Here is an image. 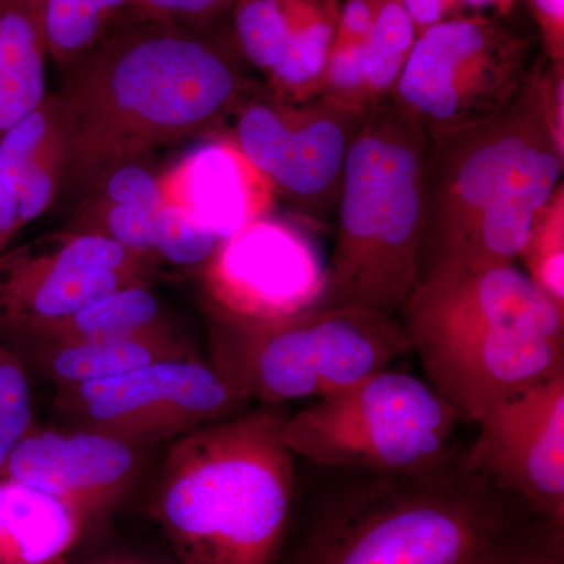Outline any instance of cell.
I'll return each mask as SVG.
<instances>
[{"label": "cell", "mask_w": 564, "mask_h": 564, "mask_svg": "<svg viewBox=\"0 0 564 564\" xmlns=\"http://www.w3.org/2000/svg\"><path fill=\"white\" fill-rule=\"evenodd\" d=\"M242 62L202 32L141 14L122 22L65 69L55 93L61 193L79 203L113 166L220 131L256 91Z\"/></svg>", "instance_id": "cell-1"}, {"label": "cell", "mask_w": 564, "mask_h": 564, "mask_svg": "<svg viewBox=\"0 0 564 564\" xmlns=\"http://www.w3.org/2000/svg\"><path fill=\"white\" fill-rule=\"evenodd\" d=\"M426 381L459 421L564 373V311L516 265L441 270L399 313Z\"/></svg>", "instance_id": "cell-2"}, {"label": "cell", "mask_w": 564, "mask_h": 564, "mask_svg": "<svg viewBox=\"0 0 564 564\" xmlns=\"http://www.w3.org/2000/svg\"><path fill=\"white\" fill-rule=\"evenodd\" d=\"M284 421L262 404L182 434L170 448L151 513L181 564L273 563L295 497Z\"/></svg>", "instance_id": "cell-3"}, {"label": "cell", "mask_w": 564, "mask_h": 564, "mask_svg": "<svg viewBox=\"0 0 564 564\" xmlns=\"http://www.w3.org/2000/svg\"><path fill=\"white\" fill-rule=\"evenodd\" d=\"M430 141L391 101L370 109L345 162L318 307L397 315L421 280Z\"/></svg>", "instance_id": "cell-4"}, {"label": "cell", "mask_w": 564, "mask_h": 564, "mask_svg": "<svg viewBox=\"0 0 564 564\" xmlns=\"http://www.w3.org/2000/svg\"><path fill=\"white\" fill-rule=\"evenodd\" d=\"M356 474L323 500L293 564H470L511 527L507 494L458 458Z\"/></svg>", "instance_id": "cell-5"}, {"label": "cell", "mask_w": 564, "mask_h": 564, "mask_svg": "<svg viewBox=\"0 0 564 564\" xmlns=\"http://www.w3.org/2000/svg\"><path fill=\"white\" fill-rule=\"evenodd\" d=\"M210 364L248 400L325 399L411 352L397 315L358 306L315 307L267 322L209 314Z\"/></svg>", "instance_id": "cell-6"}, {"label": "cell", "mask_w": 564, "mask_h": 564, "mask_svg": "<svg viewBox=\"0 0 564 564\" xmlns=\"http://www.w3.org/2000/svg\"><path fill=\"white\" fill-rule=\"evenodd\" d=\"M458 423L429 381L389 367L285 415L282 441L328 469L417 474L455 462Z\"/></svg>", "instance_id": "cell-7"}, {"label": "cell", "mask_w": 564, "mask_h": 564, "mask_svg": "<svg viewBox=\"0 0 564 564\" xmlns=\"http://www.w3.org/2000/svg\"><path fill=\"white\" fill-rule=\"evenodd\" d=\"M532 41L500 18L437 22L417 33L389 99L433 143L510 106L532 74Z\"/></svg>", "instance_id": "cell-8"}, {"label": "cell", "mask_w": 564, "mask_h": 564, "mask_svg": "<svg viewBox=\"0 0 564 564\" xmlns=\"http://www.w3.org/2000/svg\"><path fill=\"white\" fill-rule=\"evenodd\" d=\"M541 58L510 106L430 143L421 280L452 261L474 226L508 192L522 163L554 143L541 102Z\"/></svg>", "instance_id": "cell-9"}, {"label": "cell", "mask_w": 564, "mask_h": 564, "mask_svg": "<svg viewBox=\"0 0 564 564\" xmlns=\"http://www.w3.org/2000/svg\"><path fill=\"white\" fill-rule=\"evenodd\" d=\"M369 111L325 95L285 102L259 88L237 111L231 133L299 220L328 231L348 152Z\"/></svg>", "instance_id": "cell-10"}, {"label": "cell", "mask_w": 564, "mask_h": 564, "mask_svg": "<svg viewBox=\"0 0 564 564\" xmlns=\"http://www.w3.org/2000/svg\"><path fill=\"white\" fill-rule=\"evenodd\" d=\"M248 402L198 355L91 383L57 386L55 392V408L74 425L135 447L232 417Z\"/></svg>", "instance_id": "cell-11"}, {"label": "cell", "mask_w": 564, "mask_h": 564, "mask_svg": "<svg viewBox=\"0 0 564 564\" xmlns=\"http://www.w3.org/2000/svg\"><path fill=\"white\" fill-rule=\"evenodd\" d=\"M311 229L272 214L221 240L199 270L209 314L267 322L318 307L326 262Z\"/></svg>", "instance_id": "cell-12"}, {"label": "cell", "mask_w": 564, "mask_h": 564, "mask_svg": "<svg viewBox=\"0 0 564 564\" xmlns=\"http://www.w3.org/2000/svg\"><path fill=\"white\" fill-rule=\"evenodd\" d=\"M151 273L147 259L120 245L66 229L0 252V337L65 317Z\"/></svg>", "instance_id": "cell-13"}, {"label": "cell", "mask_w": 564, "mask_h": 564, "mask_svg": "<svg viewBox=\"0 0 564 564\" xmlns=\"http://www.w3.org/2000/svg\"><path fill=\"white\" fill-rule=\"evenodd\" d=\"M458 462L564 527V373L492 406Z\"/></svg>", "instance_id": "cell-14"}, {"label": "cell", "mask_w": 564, "mask_h": 564, "mask_svg": "<svg viewBox=\"0 0 564 564\" xmlns=\"http://www.w3.org/2000/svg\"><path fill=\"white\" fill-rule=\"evenodd\" d=\"M229 14L236 50L263 74V90L293 104L322 96L339 0H236Z\"/></svg>", "instance_id": "cell-15"}, {"label": "cell", "mask_w": 564, "mask_h": 564, "mask_svg": "<svg viewBox=\"0 0 564 564\" xmlns=\"http://www.w3.org/2000/svg\"><path fill=\"white\" fill-rule=\"evenodd\" d=\"M137 448L95 430L43 429L33 423L11 451L0 478L50 494L91 521L128 491L139 467Z\"/></svg>", "instance_id": "cell-16"}, {"label": "cell", "mask_w": 564, "mask_h": 564, "mask_svg": "<svg viewBox=\"0 0 564 564\" xmlns=\"http://www.w3.org/2000/svg\"><path fill=\"white\" fill-rule=\"evenodd\" d=\"M161 199L198 221L218 240L248 223L272 215L278 193L272 181L248 159L231 132L187 152L159 176Z\"/></svg>", "instance_id": "cell-17"}, {"label": "cell", "mask_w": 564, "mask_h": 564, "mask_svg": "<svg viewBox=\"0 0 564 564\" xmlns=\"http://www.w3.org/2000/svg\"><path fill=\"white\" fill-rule=\"evenodd\" d=\"M13 352L25 369L44 375L55 386L91 383L148 364L196 356L170 325L124 336L29 345Z\"/></svg>", "instance_id": "cell-18"}, {"label": "cell", "mask_w": 564, "mask_h": 564, "mask_svg": "<svg viewBox=\"0 0 564 564\" xmlns=\"http://www.w3.org/2000/svg\"><path fill=\"white\" fill-rule=\"evenodd\" d=\"M90 519L11 478H0V564H62Z\"/></svg>", "instance_id": "cell-19"}, {"label": "cell", "mask_w": 564, "mask_h": 564, "mask_svg": "<svg viewBox=\"0 0 564 564\" xmlns=\"http://www.w3.org/2000/svg\"><path fill=\"white\" fill-rule=\"evenodd\" d=\"M47 57L43 9L0 0V137L50 95Z\"/></svg>", "instance_id": "cell-20"}, {"label": "cell", "mask_w": 564, "mask_h": 564, "mask_svg": "<svg viewBox=\"0 0 564 564\" xmlns=\"http://www.w3.org/2000/svg\"><path fill=\"white\" fill-rule=\"evenodd\" d=\"M169 325L158 295L148 282L115 289L65 317L0 337L11 351L36 344L74 343L124 336Z\"/></svg>", "instance_id": "cell-21"}, {"label": "cell", "mask_w": 564, "mask_h": 564, "mask_svg": "<svg viewBox=\"0 0 564 564\" xmlns=\"http://www.w3.org/2000/svg\"><path fill=\"white\" fill-rule=\"evenodd\" d=\"M140 6L141 0H46L43 21L50 57L68 68L118 25L140 14Z\"/></svg>", "instance_id": "cell-22"}, {"label": "cell", "mask_w": 564, "mask_h": 564, "mask_svg": "<svg viewBox=\"0 0 564 564\" xmlns=\"http://www.w3.org/2000/svg\"><path fill=\"white\" fill-rule=\"evenodd\" d=\"M57 98L50 93L39 109L0 137V252L21 232L18 209L31 176L32 159L57 118Z\"/></svg>", "instance_id": "cell-23"}, {"label": "cell", "mask_w": 564, "mask_h": 564, "mask_svg": "<svg viewBox=\"0 0 564 564\" xmlns=\"http://www.w3.org/2000/svg\"><path fill=\"white\" fill-rule=\"evenodd\" d=\"M415 39L417 29L403 0H378L364 43V74L370 107L391 98Z\"/></svg>", "instance_id": "cell-24"}, {"label": "cell", "mask_w": 564, "mask_h": 564, "mask_svg": "<svg viewBox=\"0 0 564 564\" xmlns=\"http://www.w3.org/2000/svg\"><path fill=\"white\" fill-rule=\"evenodd\" d=\"M518 261L530 281L564 311V185L534 215Z\"/></svg>", "instance_id": "cell-25"}, {"label": "cell", "mask_w": 564, "mask_h": 564, "mask_svg": "<svg viewBox=\"0 0 564 564\" xmlns=\"http://www.w3.org/2000/svg\"><path fill=\"white\" fill-rule=\"evenodd\" d=\"M32 426L33 399L29 370L0 339V469Z\"/></svg>", "instance_id": "cell-26"}, {"label": "cell", "mask_w": 564, "mask_h": 564, "mask_svg": "<svg viewBox=\"0 0 564 564\" xmlns=\"http://www.w3.org/2000/svg\"><path fill=\"white\" fill-rule=\"evenodd\" d=\"M220 240L185 212L162 203L154 261L202 270Z\"/></svg>", "instance_id": "cell-27"}, {"label": "cell", "mask_w": 564, "mask_h": 564, "mask_svg": "<svg viewBox=\"0 0 564 564\" xmlns=\"http://www.w3.org/2000/svg\"><path fill=\"white\" fill-rule=\"evenodd\" d=\"M563 529L547 521L536 532L508 527L470 564H564Z\"/></svg>", "instance_id": "cell-28"}, {"label": "cell", "mask_w": 564, "mask_h": 564, "mask_svg": "<svg viewBox=\"0 0 564 564\" xmlns=\"http://www.w3.org/2000/svg\"><path fill=\"white\" fill-rule=\"evenodd\" d=\"M159 176L144 165L143 159L121 163L102 174L77 204L161 203Z\"/></svg>", "instance_id": "cell-29"}, {"label": "cell", "mask_w": 564, "mask_h": 564, "mask_svg": "<svg viewBox=\"0 0 564 564\" xmlns=\"http://www.w3.org/2000/svg\"><path fill=\"white\" fill-rule=\"evenodd\" d=\"M236 0H141L140 14L193 32H206L231 13Z\"/></svg>", "instance_id": "cell-30"}, {"label": "cell", "mask_w": 564, "mask_h": 564, "mask_svg": "<svg viewBox=\"0 0 564 564\" xmlns=\"http://www.w3.org/2000/svg\"><path fill=\"white\" fill-rule=\"evenodd\" d=\"M518 0H403L417 33L430 25L469 14L503 18L513 11Z\"/></svg>", "instance_id": "cell-31"}, {"label": "cell", "mask_w": 564, "mask_h": 564, "mask_svg": "<svg viewBox=\"0 0 564 564\" xmlns=\"http://www.w3.org/2000/svg\"><path fill=\"white\" fill-rule=\"evenodd\" d=\"M541 102L552 141L556 151L564 155V63L549 62L541 55Z\"/></svg>", "instance_id": "cell-32"}, {"label": "cell", "mask_w": 564, "mask_h": 564, "mask_svg": "<svg viewBox=\"0 0 564 564\" xmlns=\"http://www.w3.org/2000/svg\"><path fill=\"white\" fill-rule=\"evenodd\" d=\"M549 62L564 63V0H529Z\"/></svg>", "instance_id": "cell-33"}, {"label": "cell", "mask_w": 564, "mask_h": 564, "mask_svg": "<svg viewBox=\"0 0 564 564\" xmlns=\"http://www.w3.org/2000/svg\"><path fill=\"white\" fill-rule=\"evenodd\" d=\"M79 564H159L147 562V560L135 558V556L107 555L98 556V558L87 560Z\"/></svg>", "instance_id": "cell-34"}, {"label": "cell", "mask_w": 564, "mask_h": 564, "mask_svg": "<svg viewBox=\"0 0 564 564\" xmlns=\"http://www.w3.org/2000/svg\"><path fill=\"white\" fill-rule=\"evenodd\" d=\"M25 2L32 3V6L40 7V9H44V3L46 0H25Z\"/></svg>", "instance_id": "cell-35"}]
</instances>
